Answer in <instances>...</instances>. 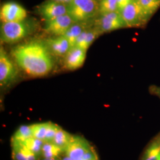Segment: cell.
<instances>
[{
	"label": "cell",
	"mask_w": 160,
	"mask_h": 160,
	"mask_svg": "<svg viewBox=\"0 0 160 160\" xmlns=\"http://www.w3.org/2000/svg\"><path fill=\"white\" fill-rule=\"evenodd\" d=\"M100 35H101V34L95 28V26L93 28H88L84 30L78 36L76 41L75 46L79 47L87 51L92 42Z\"/></svg>",
	"instance_id": "cell-13"
},
{
	"label": "cell",
	"mask_w": 160,
	"mask_h": 160,
	"mask_svg": "<svg viewBox=\"0 0 160 160\" xmlns=\"http://www.w3.org/2000/svg\"><path fill=\"white\" fill-rule=\"evenodd\" d=\"M48 124H49V122H43V123H38L31 125L30 126L32 130L33 137L44 141L46 136Z\"/></svg>",
	"instance_id": "cell-22"
},
{
	"label": "cell",
	"mask_w": 160,
	"mask_h": 160,
	"mask_svg": "<svg viewBox=\"0 0 160 160\" xmlns=\"http://www.w3.org/2000/svg\"><path fill=\"white\" fill-rule=\"evenodd\" d=\"M45 42L52 54L58 57H65L71 48L68 40L64 35L48 38Z\"/></svg>",
	"instance_id": "cell-12"
},
{
	"label": "cell",
	"mask_w": 160,
	"mask_h": 160,
	"mask_svg": "<svg viewBox=\"0 0 160 160\" xmlns=\"http://www.w3.org/2000/svg\"><path fill=\"white\" fill-rule=\"evenodd\" d=\"M158 138V139H160V137H157Z\"/></svg>",
	"instance_id": "cell-31"
},
{
	"label": "cell",
	"mask_w": 160,
	"mask_h": 160,
	"mask_svg": "<svg viewBox=\"0 0 160 160\" xmlns=\"http://www.w3.org/2000/svg\"><path fill=\"white\" fill-rule=\"evenodd\" d=\"M61 160H72V159H71V158H69V157L68 156H67V155H65L64 157H63Z\"/></svg>",
	"instance_id": "cell-30"
},
{
	"label": "cell",
	"mask_w": 160,
	"mask_h": 160,
	"mask_svg": "<svg viewBox=\"0 0 160 160\" xmlns=\"http://www.w3.org/2000/svg\"><path fill=\"white\" fill-rule=\"evenodd\" d=\"M68 14L75 22H88L99 14L97 0H72L67 5Z\"/></svg>",
	"instance_id": "cell-3"
},
{
	"label": "cell",
	"mask_w": 160,
	"mask_h": 160,
	"mask_svg": "<svg viewBox=\"0 0 160 160\" xmlns=\"http://www.w3.org/2000/svg\"><path fill=\"white\" fill-rule=\"evenodd\" d=\"M53 1H57V2H58L62 3V4H64L68 5L71 2L72 0H53Z\"/></svg>",
	"instance_id": "cell-29"
},
{
	"label": "cell",
	"mask_w": 160,
	"mask_h": 160,
	"mask_svg": "<svg viewBox=\"0 0 160 160\" xmlns=\"http://www.w3.org/2000/svg\"><path fill=\"white\" fill-rule=\"evenodd\" d=\"M39 12L45 21H48L68 14V8L66 4L48 0L40 5Z\"/></svg>",
	"instance_id": "cell-10"
},
{
	"label": "cell",
	"mask_w": 160,
	"mask_h": 160,
	"mask_svg": "<svg viewBox=\"0 0 160 160\" xmlns=\"http://www.w3.org/2000/svg\"><path fill=\"white\" fill-rule=\"evenodd\" d=\"M17 69L4 48L0 49V85L1 88L11 85L17 78Z\"/></svg>",
	"instance_id": "cell-6"
},
{
	"label": "cell",
	"mask_w": 160,
	"mask_h": 160,
	"mask_svg": "<svg viewBox=\"0 0 160 160\" xmlns=\"http://www.w3.org/2000/svg\"><path fill=\"white\" fill-rule=\"evenodd\" d=\"M77 160H98V158L96 151L92 148Z\"/></svg>",
	"instance_id": "cell-26"
},
{
	"label": "cell",
	"mask_w": 160,
	"mask_h": 160,
	"mask_svg": "<svg viewBox=\"0 0 160 160\" xmlns=\"http://www.w3.org/2000/svg\"><path fill=\"white\" fill-rule=\"evenodd\" d=\"M20 144L21 148L22 149L24 155H26L27 160H38V156L33 152L32 151H30L29 148H28L24 145H23L22 142H19Z\"/></svg>",
	"instance_id": "cell-25"
},
{
	"label": "cell",
	"mask_w": 160,
	"mask_h": 160,
	"mask_svg": "<svg viewBox=\"0 0 160 160\" xmlns=\"http://www.w3.org/2000/svg\"><path fill=\"white\" fill-rule=\"evenodd\" d=\"M138 2L149 19L160 8V0H138Z\"/></svg>",
	"instance_id": "cell-17"
},
{
	"label": "cell",
	"mask_w": 160,
	"mask_h": 160,
	"mask_svg": "<svg viewBox=\"0 0 160 160\" xmlns=\"http://www.w3.org/2000/svg\"><path fill=\"white\" fill-rule=\"evenodd\" d=\"M36 28V24L31 20L3 22L1 25V42L9 44L16 43L33 33Z\"/></svg>",
	"instance_id": "cell-2"
},
{
	"label": "cell",
	"mask_w": 160,
	"mask_h": 160,
	"mask_svg": "<svg viewBox=\"0 0 160 160\" xmlns=\"http://www.w3.org/2000/svg\"><path fill=\"white\" fill-rule=\"evenodd\" d=\"M94 26L101 34L127 28L126 23L119 11L100 15L96 20Z\"/></svg>",
	"instance_id": "cell-5"
},
{
	"label": "cell",
	"mask_w": 160,
	"mask_h": 160,
	"mask_svg": "<svg viewBox=\"0 0 160 160\" xmlns=\"http://www.w3.org/2000/svg\"><path fill=\"white\" fill-rule=\"evenodd\" d=\"M26 9L15 2H7L1 8L0 17L1 22H16L26 20L27 17Z\"/></svg>",
	"instance_id": "cell-7"
},
{
	"label": "cell",
	"mask_w": 160,
	"mask_h": 160,
	"mask_svg": "<svg viewBox=\"0 0 160 160\" xmlns=\"http://www.w3.org/2000/svg\"><path fill=\"white\" fill-rule=\"evenodd\" d=\"M97 1H98V2H99V1H100V0H97Z\"/></svg>",
	"instance_id": "cell-32"
},
{
	"label": "cell",
	"mask_w": 160,
	"mask_h": 160,
	"mask_svg": "<svg viewBox=\"0 0 160 160\" xmlns=\"http://www.w3.org/2000/svg\"><path fill=\"white\" fill-rule=\"evenodd\" d=\"M149 92L155 96L160 98V87L157 86H151L149 87Z\"/></svg>",
	"instance_id": "cell-28"
},
{
	"label": "cell",
	"mask_w": 160,
	"mask_h": 160,
	"mask_svg": "<svg viewBox=\"0 0 160 160\" xmlns=\"http://www.w3.org/2000/svg\"><path fill=\"white\" fill-rule=\"evenodd\" d=\"M60 128L61 127L58 126L57 124L53 123L51 122H49V124H48L47 131H46V136L44 139V141L52 142L54 138L55 137L58 130L60 129Z\"/></svg>",
	"instance_id": "cell-24"
},
{
	"label": "cell",
	"mask_w": 160,
	"mask_h": 160,
	"mask_svg": "<svg viewBox=\"0 0 160 160\" xmlns=\"http://www.w3.org/2000/svg\"><path fill=\"white\" fill-rule=\"evenodd\" d=\"M87 22H75L67 30L65 36L68 40L71 48L75 46L76 41L81 33L87 29Z\"/></svg>",
	"instance_id": "cell-14"
},
{
	"label": "cell",
	"mask_w": 160,
	"mask_h": 160,
	"mask_svg": "<svg viewBox=\"0 0 160 160\" xmlns=\"http://www.w3.org/2000/svg\"><path fill=\"white\" fill-rule=\"evenodd\" d=\"M72 136L73 135L70 134L68 132L63 130V129L60 128V129L58 130L55 137L54 138L52 142L63 149L64 150L65 147L68 144L69 141H71Z\"/></svg>",
	"instance_id": "cell-19"
},
{
	"label": "cell",
	"mask_w": 160,
	"mask_h": 160,
	"mask_svg": "<svg viewBox=\"0 0 160 160\" xmlns=\"http://www.w3.org/2000/svg\"><path fill=\"white\" fill-rule=\"evenodd\" d=\"M86 52L77 46L71 48L64 57V65L65 68L73 71L81 67L86 59Z\"/></svg>",
	"instance_id": "cell-11"
},
{
	"label": "cell",
	"mask_w": 160,
	"mask_h": 160,
	"mask_svg": "<svg viewBox=\"0 0 160 160\" xmlns=\"http://www.w3.org/2000/svg\"><path fill=\"white\" fill-rule=\"evenodd\" d=\"M120 13L127 28H142L146 26L150 20L143 12L138 0L126 6Z\"/></svg>",
	"instance_id": "cell-4"
},
{
	"label": "cell",
	"mask_w": 160,
	"mask_h": 160,
	"mask_svg": "<svg viewBox=\"0 0 160 160\" xmlns=\"http://www.w3.org/2000/svg\"><path fill=\"white\" fill-rule=\"evenodd\" d=\"M62 152H64L63 149L56 144L44 141L42 150V155L44 158H57Z\"/></svg>",
	"instance_id": "cell-15"
},
{
	"label": "cell",
	"mask_w": 160,
	"mask_h": 160,
	"mask_svg": "<svg viewBox=\"0 0 160 160\" xmlns=\"http://www.w3.org/2000/svg\"><path fill=\"white\" fill-rule=\"evenodd\" d=\"M22 143L30 151L34 152L38 157L42 155V150L44 143L43 140L32 137Z\"/></svg>",
	"instance_id": "cell-20"
},
{
	"label": "cell",
	"mask_w": 160,
	"mask_h": 160,
	"mask_svg": "<svg viewBox=\"0 0 160 160\" xmlns=\"http://www.w3.org/2000/svg\"><path fill=\"white\" fill-rule=\"evenodd\" d=\"M12 157L13 160H28L18 142H12Z\"/></svg>",
	"instance_id": "cell-23"
},
{
	"label": "cell",
	"mask_w": 160,
	"mask_h": 160,
	"mask_svg": "<svg viewBox=\"0 0 160 160\" xmlns=\"http://www.w3.org/2000/svg\"><path fill=\"white\" fill-rule=\"evenodd\" d=\"M116 11H118L117 0H100L99 1L100 16Z\"/></svg>",
	"instance_id": "cell-21"
},
{
	"label": "cell",
	"mask_w": 160,
	"mask_h": 160,
	"mask_svg": "<svg viewBox=\"0 0 160 160\" xmlns=\"http://www.w3.org/2000/svg\"><path fill=\"white\" fill-rule=\"evenodd\" d=\"M92 147L85 138L73 135L64 149L65 155L74 160H78Z\"/></svg>",
	"instance_id": "cell-9"
},
{
	"label": "cell",
	"mask_w": 160,
	"mask_h": 160,
	"mask_svg": "<svg viewBox=\"0 0 160 160\" xmlns=\"http://www.w3.org/2000/svg\"><path fill=\"white\" fill-rule=\"evenodd\" d=\"M137 0H117L118 11L119 12H122L126 6H128L129 4Z\"/></svg>",
	"instance_id": "cell-27"
},
{
	"label": "cell",
	"mask_w": 160,
	"mask_h": 160,
	"mask_svg": "<svg viewBox=\"0 0 160 160\" xmlns=\"http://www.w3.org/2000/svg\"><path fill=\"white\" fill-rule=\"evenodd\" d=\"M12 55L17 65L32 77H43L53 68L52 54L45 41L30 40L14 47Z\"/></svg>",
	"instance_id": "cell-1"
},
{
	"label": "cell",
	"mask_w": 160,
	"mask_h": 160,
	"mask_svg": "<svg viewBox=\"0 0 160 160\" xmlns=\"http://www.w3.org/2000/svg\"><path fill=\"white\" fill-rule=\"evenodd\" d=\"M33 137L32 130L31 126L22 125L18 128L16 132L14 133L12 138V142H23Z\"/></svg>",
	"instance_id": "cell-18"
},
{
	"label": "cell",
	"mask_w": 160,
	"mask_h": 160,
	"mask_svg": "<svg viewBox=\"0 0 160 160\" xmlns=\"http://www.w3.org/2000/svg\"><path fill=\"white\" fill-rule=\"evenodd\" d=\"M160 153V139L152 141L145 149L141 160H157Z\"/></svg>",
	"instance_id": "cell-16"
},
{
	"label": "cell",
	"mask_w": 160,
	"mask_h": 160,
	"mask_svg": "<svg viewBox=\"0 0 160 160\" xmlns=\"http://www.w3.org/2000/svg\"><path fill=\"white\" fill-rule=\"evenodd\" d=\"M45 22V31L55 36L65 35L69 28L75 23L74 20L68 14Z\"/></svg>",
	"instance_id": "cell-8"
}]
</instances>
